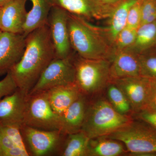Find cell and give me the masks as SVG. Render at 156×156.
Segmentation results:
<instances>
[{
    "instance_id": "obj_7",
    "label": "cell",
    "mask_w": 156,
    "mask_h": 156,
    "mask_svg": "<svg viewBox=\"0 0 156 156\" xmlns=\"http://www.w3.org/2000/svg\"><path fill=\"white\" fill-rule=\"evenodd\" d=\"M74 83H75V69L73 55L66 58L55 57L44 70L27 95Z\"/></svg>"
},
{
    "instance_id": "obj_14",
    "label": "cell",
    "mask_w": 156,
    "mask_h": 156,
    "mask_svg": "<svg viewBox=\"0 0 156 156\" xmlns=\"http://www.w3.org/2000/svg\"><path fill=\"white\" fill-rule=\"evenodd\" d=\"M140 76L139 54L129 49L115 52L110 67L111 81Z\"/></svg>"
},
{
    "instance_id": "obj_27",
    "label": "cell",
    "mask_w": 156,
    "mask_h": 156,
    "mask_svg": "<svg viewBox=\"0 0 156 156\" xmlns=\"http://www.w3.org/2000/svg\"><path fill=\"white\" fill-rule=\"evenodd\" d=\"M141 14L140 25L156 21V0H142Z\"/></svg>"
},
{
    "instance_id": "obj_22",
    "label": "cell",
    "mask_w": 156,
    "mask_h": 156,
    "mask_svg": "<svg viewBox=\"0 0 156 156\" xmlns=\"http://www.w3.org/2000/svg\"><path fill=\"white\" fill-rule=\"evenodd\" d=\"M60 151L62 156H87L90 138L83 131L66 134Z\"/></svg>"
},
{
    "instance_id": "obj_1",
    "label": "cell",
    "mask_w": 156,
    "mask_h": 156,
    "mask_svg": "<svg viewBox=\"0 0 156 156\" xmlns=\"http://www.w3.org/2000/svg\"><path fill=\"white\" fill-rule=\"evenodd\" d=\"M55 57L48 24L27 35L22 58L9 71L17 88L27 95L44 70Z\"/></svg>"
},
{
    "instance_id": "obj_19",
    "label": "cell",
    "mask_w": 156,
    "mask_h": 156,
    "mask_svg": "<svg viewBox=\"0 0 156 156\" xmlns=\"http://www.w3.org/2000/svg\"><path fill=\"white\" fill-rule=\"evenodd\" d=\"M123 144L106 136L90 139L87 156H119L126 154Z\"/></svg>"
},
{
    "instance_id": "obj_28",
    "label": "cell",
    "mask_w": 156,
    "mask_h": 156,
    "mask_svg": "<svg viewBox=\"0 0 156 156\" xmlns=\"http://www.w3.org/2000/svg\"><path fill=\"white\" fill-rule=\"evenodd\" d=\"M142 0H138L134 4L128 12L126 27L137 29L141 23V5Z\"/></svg>"
},
{
    "instance_id": "obj_2",
    "label": "cell",
    "mask_w": 156,
    "mask_h": 156,
    "mask_svg": "<svg viewBox=\"0 0 156 156\" xmlns=\"http://www.w3.org/2000/svg\"><path fill=\"white\" fill-rule=\"evenodd\" d=\"M68 26L72 48L78 56L112 61L115 50L106 27L93 25L83 17L69 13Z\"/></svg>"
},
{
    "instance_id": "obj_15",
    "label": "cell",
    "mask_w": 156,
    "mask_h": 156,
    "mask_svg": "<svg viewBox=\"0 0 156 156\" xmlns=\"http://www.w3.org/2000/svg\"><path fill=\"white\" fill-rule=\"evenodd\" d=\"M27 0H15L2 8L0 28L1 31L22 34L27 12L26 3Z\"/></svg>"
},
{
    "instance_id": "obj_23",
    "label": "cell",
    "mask_w": 156,
    "mask_h": 156,
    "mask_svg": "<svg viewBox=\"0 0 156 156\" xmlns=\"http://www.w3.org/2000/svg\"><path fill=\"white\" fill-rule=\"evenodd\" d=\"M106 89L107 99L116 111L124 115L131 116L133 114L128 98L114 83L111 81Z\"/></svg>"
},
{
    "instance_id": "obj_24",
    "label": "cell",
    "mask_w": 156,
    "mask_h": 156,
    "mask_svg": "<svg viewBox=\"0 0 156 156\" xmlns=\"http://www.w3.org/2000/svg\"><path fill=\"white\" fill-rule=\"evenodd\" d=\"M140 75L156 80V53L148 50L139 54Z\"/></svg>"
},
{
    "instance_id": "obj_20",
    "label": "cell",
    "mask_w": 156,
    "mask_h": 156,
    "mask_svg": "<svg viewBox=\"0 0 156 156\" xmlns=\"http://www.w3.org/2000/svg\"><path fill=\"white\" fill-rule=\"evenodd\" d=\"M138 0H123L113 10L108 17V26L106 27L109 36L114 44L118 35L127 25L128 12Z\"/></svg>"
},
{
    "instance_id": "obj_32",
    "label": "cell",
    "mask_w": 156,
    "mask_h": 156,
    "mask_svg": "<svg viewBox=\"0 0 156 156\" xmlns=\"http://www.w3.org/2000/svg\"><path fill=\"white\" fill-rule=\"evenodd\" d=\"M101 5L112 9H114L123 0H95Z\"/></svg>"
},
{
    "instance_id": "obj_6",
    "label": "cell",
    "mask_w": 156,
    "mask_h": 156,
    "mask_svg": "<svg viewBox=\"0 0 156 156\" xmlns=\"http://www.w3.org/2000/svg\"><path fill=\"white\" fill-rule=\"evenodd\" d=\"M23 125L41 130L61 131L60 116L51 107L47 91L27 96Z\"/></svg>"
},
{
    "instance_id": "obj_16",
    "label": "cell",
    "mask_w": 156,
    "mask_h": 156,
    "mask_svg": "<svg viewBox=\"0 0 156 156\" xmlns=\"http://www.w3.org/2000/svg\"><path fill=\"white\" fill-rule=\"evenodd\" d=\"M87 97L82 93L60 116L61 131L64 134H72L82 130L89 104Z\"/></svg>"
},
{
    "instance_id": "obj_17",
    "label": "cell",
    "mask_w": 156,
    "mask_h": 156,
    "mask_svg": "<svg viewBox=\"0 0 156 156\" xmlns=\"http://www.w3.org/2000/svg\"><path fill=\"white\" fill-rule=\"evenodd\" d=\"M47 92L51 107L60 116L82 94L76 83L53 87Z\"/></svg>"
},
{
    "instance_id": "obj_31",
    "label": "cell",
    "mask_w": 156,
    "mask_h": 156,
    "mask_svg": "<svg viewBox=\"0 0 156 156\" xmlns=\"http://www.w3.org/2000/svg\"><path fill=\"white\" fill-rule=\"evenodd\" d=\"M149 80V88L145 108L156 112V80Z\"/></svg>"
},
{
    "instance_id": "obj_25",
    "label": "cell",
    "mask_w": 156,
    "mask_h": 156,
    "mask_svg": "<svg viewBox=\"0 0 156 156\" xmlns=\"http://www.w3.org/2000/svg\"><path fill=\"white\" fill-rule=\"evenodd\" d=\"M137 29L126 27L118 34L114 42L115 52L128 49L134 44Z\"/></svg>"
},
{
    "instance_id": "obj_5",
    "label": "cell",
    "mask_w": 156,
    "mask_h": 156,
    "mask_svg": "<svg viewBox=\"0 0 156 156\" xmlns=\"http://www.w3.org/2000/svg\"><path fill=\"white\" fill-rule=\"evenodd\" d=\"M133 120L107 136L124 144L131 155L156 156V131L142 121Z\"/></svg>"
},
{
    "instance_id": "obj_29",
    "label": "cell",
    "mask_w": 156,
    "mask_h": 156,
    "mask_svg": "<svg viewBox=\"0 0 156 156\" xmlns=\"http://www.w3.org/2000/svg\"><path fill=\"white\" fill-rule=\"evenodd\" d=\"M17 88L11 73L9 72L5 77L0 81V100L5 96L11 95Z\"/></svg>"
},
{
    "instance_id": "obj_21",
    "label": "cell",
    "mask_w": 156,
    "mask_h": 156,
    "mask_svg": "<svg viewBox=\"0 0 156 156\" xmlns=\"http://www.w3.org/2000/svg\"><path fill=\"white\" fill-rule=\"evenodd\" d=\"M156 46V21L142 24L137 28L134 44L128 49L141 54Z\"/></svg>"
},
{
    "instance_id": "obj_10",
    "label": "cell",
    "mask_w": 156,
    "mask_h": 156,
    "mask_svg": "<svg viewBox=\"0 0 156 156\" xmlns=\"http://www.w3.org/2000/svg\"><path fill=\"white\" fill-rule=\"evenodd\" d=\"M26 38L23 34L0 31V76L6 74L22 58Z\"/></svg>"
},
{
    "instance_id": "obj_8",
    "label": "cell",
    "mask_w": 156,
    "mask_h": 156,
    "mask_svg": "<svg viewBox=\"0 0 156 156\" xmlns=\"http://www.w3.org/2000/svg\"><path fill=\"white\" fill-rule=\"evenodd\" d=\"M20 130L29 153L35 156H48L61 151L66 135L60 130H41L25 125Z\"/></svg>"
},
{
    "instance_id": "obj_3",
    "label": "cell",
    "mask_w": 156,
    "mask_h": 156,
    "mask_svg": "<svg viewBox=\"0 0 156 156\" xmlns=\"http://www.w3.org/2000/svg\"><path fill=\"white\" fill-rule=\"evenodd\" d=\"M131 116L116 111L107 99L89 101L81 131L90 139L108 136L133 121Z\"/></svg>"
},
{
    "instance_id": "obj_34",
    "label": "cell",
    "mask_w": 156,
    "mask_h": 156,
    "mask_svg": "<svg viewBox=\"0 0 156 156\" xmlns=\"http://www.w3.org/2000/svg\"><path fill=\"white\" fill-rule=\"evenodd\" d=\"M1 10H2V8H0V19H1ZM1 31V28H0V31Z\"/></svg>"
},
{
    "instance_id": "obj_13",
    "label": "cell",
    "mask_w": 156,
    "mask_h": 156,
    "mask_svg": "<svg viewBox=\"0 0 156 156\" xmlns=\"http://www.w3.org/2000/svg\"><path fill=\"white\" fill-rule=\"evenodd\" d=\"M27 96L17 88L0 100V126L23 125Z\"/></svg>"
},
{
    "instance_id": "obj_12",
    "label": "cell",
    "mask_w": 156,
    "mask_h": 156,
    "mask_svg": "<svg viewBox=\"0 0 156 156\" xmlns=\"http://www.w3.org/2000/svg\"><path fill=\"white\" fill-rule=\"evenodd\" d=\"M53 6L64 9L70 14L87 20L108 18L114 9L101 5L95 0H51Z\"/></svg>"
},
{
    "instance_id": "obj_33",
    "label": "cell",
    "mask_w": 156,
    "mask_h": 156,
    "mask_svg": "<svg viewBox=\"0 0 156 156\" xmlns=\"http://www.w3.org/2000/svg\"><path fill=\"white\" fill-rule=\"evenodd\" d=\"M15 0H0V8H2Z\"/></svg>"
},
{
    "instance_id": "obj_30",
    "label": "cell",
    "mask_w": 156,
    "mask_h": 156,
    "mask_svg": "<svg viewBox=\"0 0 156 156\" xmlns=\"http://www.w3.org/2000/svg\"><path fill=\"white\" fill-rule=\"evenodd\" d=\"M136 119L147 124L156 131V112L149 109H143L133 115Z\"/></svg>"
},
{
    "instance_id": "obj_18",
    "label": "cell",
    "mask_w": 156,
    "mask_h": 156,
    "mask_svg": "<svg viewBox=\"0 0 156 156\" xmlns=\"http://www.w3.org/2000/svg\"><path fill=\"white\" fill-rule=\"evenodd\" d=\"M28 1V0H27ZM32 4L27 12L23 34L25 37L35 30L48 24V17L53 7L51 0H29Z\"/></svg>"
},
{
    "instance_id": "obj_11",
    "label": "cell",
    "mask_w": 156,
    "mask_h": 156,
    "mask_svg": "<svg viewBox=\"0 0 156 156\" xmlns=\"http://www.w3.org/2000/svg\"><path fill=\"white\" fill-rule=\"evenodd\" d=\"M120 88L131 104L133 115L146 108L150 80L142 76L130 77L111 81Z\"/></svg>"
},
{
    "instance_id": "obj_4",
    "label": "cell",
    "mask_w": 156,
    "mask_h": 156,
    "mask_svg": "<svg viewBox=\"0 0 156 156\" xmlns=\"http://www.w3.org/2000/svg\"><path fill=\"white\" fill-rule=\"evenodd\" d=\"M73 58L75 69V83L81 93L94 95L106 89L111 82V60L89 59L78 56Z\"/></svg>"
},
{
    "instance_id": "obj_26",
    "label": "cell",
    "mask_w": 156,
    "mask_h": 156,
    "mask_svg": "<svg viewBox=\"0 0 156 156\" xmlns=\"http://www.w3.org/2000/svg\"><path fill=\"white\" fill-rule=\"evenodd\" d=\"M20 127L21 126L18 125L0 126L1 129L11 138L15 145L24 150L27 151Z\"/></svg>"
},
{
    "instance_id": "obj_9",
    "label": "cell",
    "mask_w": 156,
    "mask_h": 156,
    "mask_svg": "<svg viewBox=\"0 0 156 156\" xmlns=\"http://www.w3.org/2000/svg\"><path fill=\"white\" fill-rule=\"evenodd\" d=\"M69 13L53 6L48 17V24L55 50L56 58H66L72 55L68 26Z\"/></svg>"
}]
</instances>
